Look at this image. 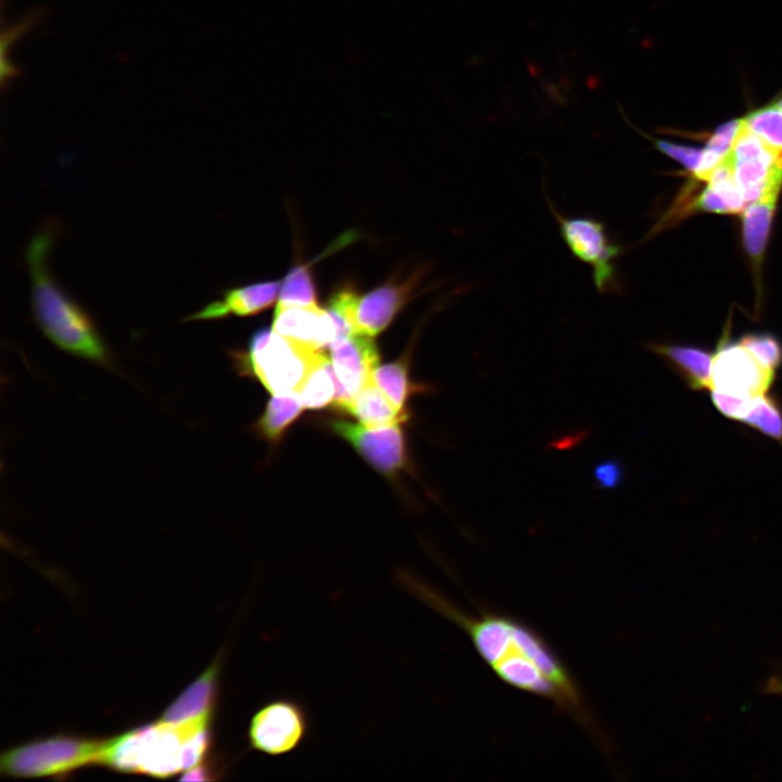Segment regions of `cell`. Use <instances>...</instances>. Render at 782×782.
<instances>
[{"label": "cell", "mask_w": 782, "mask_h": 782, "mask_svg": "<svg viewBox=\"0 0 782 782\" xmlns=\"http://www.w3.org/2000/svg\"><path fill=\"white\" fill-rule=\"evenodd\" d=\"M399 580L415 597L461 628L503 683L552 703L598 743L606 741L572 673L532 627L496 611L468 614L409 573L400 572Z\"/></svg>", "instance_id": "obj_1"}, {"label": "cell", "mask_w": 782, "mask_h": 782, "mask_svg": "<svg viewBox=\"0 0 782 782\" xmlns=\"http://www.w3.org/2000/svg\"><path fill=\"white\" fill-rule=\"evenodd\" d=\"M53 231L42 230L27 248L31 307L37 325L54 345L86 361L109 366L110 353L94 321L51 277L47 254Z\"/></svg>", "instance_id": "obj_2"}, {"label": "cell", "mask_w": 782, "mask_h": 782, "mask_svg": "<svg viewBox=\"0 0 782 782\" xmlns=\"http://www.w3.org/2000/svg\"><path fill=\"white\" fill-rule=\"evenodd\" d=\"M210 721L174 724L159 720L105 740L99 764L116 771L156 778L201 764L210 745Z\"/></svg>", "instance_id": "obj_3"}, {"label": "cell", "mask_w": 782, "mask_h": 782, "mask_svg": "<svg viewBox=\"0 0 782 782\" xmlns=\"http://www.w3.org/2000/svg\"><path fill=\"white\" fill-rule=\"evenodd\" d=\"M325 353L263 328L249 340L247 350L232 354L240 374L257 379L273 394L298 393L312 368Z\"/></svg>", "instance_id": "obj_4"}, {"label": "cell", "mask_w": 782, "mask_h": 782, "mask_svg": "<svg viewBox=\"0 0 782 782\" xmlns=\"http://www.w3.org/2000/svg\"><path fill=\"white\" fill-rule=\"evenodd\" d=\"M104 742L63 735L37 740L3 753L1 772L15 778L68 773L89 764H99Z\"/></svg>", "instance_id": "obj_5"}, {"label": "cell", "mask_w": 782, "mask_h": 782, "mask_svg": "<svg viewBox=\"0 0 782 782\" xmlns=\"http://www.w3.org/2000/svg\"><path fill=\"white\" fill-rule=\"evenodd\" d=\"M548 206L573 257L592 268L596 290L602 294L620 293L617 260L623 247L610 238L604 223L592 216L562 215L550 201Z\"/></svg>", "instance_id": "obj_6"}, {"label": "cell", "mask_w": 782, "mask_h": 782, "mask_svg": "<svg viewBox=\"0 0 782 782\" xmlns=\"http://www.w3.org/2000/svg\"><path fill=\"white\" fill-rule=\"evenodd\" d=\"M734 178L745 203L779 195L782 187V150H777L741 127L728 154Z\"/></svg>", "instance_id": "obj_7"}, {"label": "cell", "mask_w": 782, "mask_h": 782, "mask_svg": "<svg viewBox=\"0 0 782 782\" xmlns=\"http://www.w3.org/2000/svg\"><path fill=\"white\" fill-rule=\"evenodd\" d=\"M307 726L302 705L291 699H276L252 716L248 729L249 744L269 756L285 755L302 743Z\"/></svg>", "instance_id": "obj_8"}, {"label": "cell", "mask_w": 782, "mask_h": 782, "mask_svg": "<svg viewBox=\"0 0 782 782\" xmlns=\"http://www.w3.org/2000/svg\"><path fill=\"white\" fill-rule=\"evenodd\" d=\"M425 269H415L405 277L391 278L361 295L350 316L353 332L375 337L381 333L415 295Z\"/></svg>", "instance_id": "obj_9"}, {"label": "cell", "mask_w": 782, "mask_h": 782, "mask_svg": "<svg viewBox=\"0 0 782 782\" xmlns=\"http://www.w3.org/2000/svg\"><path fill=\"white\" fill-rule=\"evenodd\" d=\"M330 426L379 472L393 476L406 466V442L400 424L373 427L337 419Z\"/></svg>", "instance_id": "obj_10"}, {"label": "cell", "mask_w": 782, "mask_h": 782, "mask_svg": "<svg viewBox=\"0 0 782 782\" xmlns=\"http://www.w3.org/2000/svg\"><path fill=\"white\" fill-rule=\"evenodd\" d=\"M774 374L765 368L739 341L722 339L712 357L710 387L731 395L755 396L767 392Z\"/></svg>", "instance_id": "obj_11"}, {"label": "cell", "mask_w": 782, "mask_h": 782, "mask_svg": "<svg viewBox=\"0 0 782 782\" xmlns=\"http://www.w3.org/2000/svg\"><path fill=\"white\" fill-rule=\"evenodd\" d=\"M329 358L339 384L333 405L343 411L371 381V371L379 364V351L373 337L353 332L330 344Z\"/></svg>", "instance_id": "obj_12"}, {"label": "cell", "mask_w": 782, "mask_h": 782, "mask_svg": "<svg viewBox=\"0 0 782 782\" xmlns=\"http://www.w3.org/2000/svg\"><path fill=\"white\" fill-rule=\"evenodd\" d=\"M272 329L292 341L323 351L339 338L338 325L327 308L316 305H277Z\"/></svg>", "instance_id": "obj_13"}, {"label": "cell", "mask_w": 782, "mask_h": 782, "mask_svg": "<svg viewBox=\"0 0 782 782\" xmlns=\"http://www.w3.org/2000/svg\"><path fill=\"white\" fill-rule=\"evenodd\" d=\"M281 280L250 283L225 290L220 298L185 318L214 320L228 316H251L267 310L278 298Z\"/></svg>", "instance_id": "obj_14"}, {"label": "cell", "mask_w": 782, "mask_h": 782, "mask_svg": "<svg viewBox=\"0 0 782 782\" xmlns=\"http://www.w3.org/2000/svg\"><path fill=\"white\" fill-rule=\"evenodd\" d=\"M220 656L164 711L161 720L174 724L211 720L217 697Z\"/></svg>", "instance_id": "obj_15"}, {"label": "cell", "mask_w": 782, "mask_h": 782, "mask_svg": "<svg viewBox=\"0 0 782 782\" xmlns=\"http://www.w3.org/2000/svg\"><path fill=\"white\" fill-rule=\"evenodd\" d=\"M648 348L660 355L692 390L699 391L710 386L714 357L710 352L671 343H655Z\"/></svg>", "instance_id": "obj_16"}, {"label": "cell", "mask_w": 782, "mask_h": 782, "mask_svg": "<svg viewBox=\"0 0 782 782\" xmlns=\"http://www.w3.org/2000/svg\"><path fill=\"white\" fill-rule=\"evenodd\" d=\"M366 426L402 424L407 413L399 411L373 382H368L343 409Z\"/></svg>", "instance_id": "obj_17"}, {"label": "cell", "mask_w": 782, "mask_h": 782, "mask_svg": "<svg viewBox=\"0 0 782 782\" xmlns=\"http://www.w3.org/2000/svg\"><path fill=\"white\" fill-rule=\"evenodd\" d=\"M778 195H769L754 201L745 207L742 218L744 247L758 265L769 237Z\"/></svg>", "instance_id": "obj_18"}, {"label": "cell", "mask_w": 782, "mask_h": 782, "mask_svg": "<svg viewBox=\"0 0 782 782\" xmlns=\"http://www.w3.org/2000/svg\"><path fill=\"white\" fill-rule=\"evenodd\" d=\"M304 408L297 393L274 394L257 420L256 428L264 438L275 443L279 441Z\"/></svg>", "instance_id": "obj_19"}, {"label": "cell", "mask_w": 782, "mask_h": 782, "mask_svg": "<svg viewBox=\"0 0 782 782\" xmlns=\"http://www.w3.org/2000/svg\"><path fill=\"white\" fill-rule=\"evenodd\" d=\"M338 390L339 384L330 358L324 354L297 394L305 408L319 409L335 404Z\"/></svg>", "instance_id": "obj_20"}, {"label": "cell", "mask_w": 782, "mask_h": 782, "mask_svg": "<svg viewBox=\"0 0 782 782\" xmlns=\"http://www.w3.org/2000/svg\"><path fill=\"white\" fill-rule=\"evenodd\" d=\"M371 381L402 412H406L407 400L418 390L409 380L407 356L383 365L378 364L371 371Z\"/></svg>", "instance_id": "obj_21"}, {"label": "cell", "mask_w": 782, "mask_h": 782, "mask_svg": "<svg viewBox=\"0 0 782 782\" xmlns=\"http://www.w3.org/2000/svg\"><path fill=\"white\" fill-rule=\"evenodd\" d=\"M316 304L317 291L311 264H299L290 268L281 280L277 305L306 306Z\"/></svg>", "instance_id": "obj_22"}, {"label": "cell", "mask_w": 782, "mask_h": 782, "mask_svg": "<svg viewBox=\"0 0 782 782\" xmlns=\"http://www.w3.org/2000/svg\"><path fill=\"white\" fill-rule=\"evenodd\" d=\"M740 127L741 119H736L727 122L715 130L703 149L699 164L693 173L695 178L707 180L712 169L730 153Z\"/></svg>", "instance_id": "obj_23"}, {"label": "cell", "mask_w": 782, "mask_h": 782, "mask_svg": "<svg viewBox=\"0 0 782 782\" xmlns=\"http://www.w3.org/2000/svg\"><path fill=\"white\" fill-rule=\"evenodd\" d=\"M743 422L765 436L782 442V408L772 396L766 393L753 396Z\"/></svg>", "instance_id": "obj_24"}, {"label": "cell", "mask_w": 782, "mask_h": 782, "mask_svg": "<svg viewBox=\"0 0 782 782\" xmlns=\"http://www.w3.org/2000/svg\"><path fill=\"white\" fill-rule=\"evenodd\" d=\"M742 124L770 147L782 150V109L778 103L753 111Z\"/></svg>", "instance_id": "obj_25"}, {"label": "cell", "mask_w": 782, "mask_h": 782, "mask_svg": "<svg viewBox=\"0 0 782 782\" xmlns=\"http://www.w3.org/2000/svg\"><path fill=\"white\" fill-rule=\"evenodd\" d=\"M726 202L730 213L735 214L745 210V201L736 185L731 160L727 155L709 174L707 180Z\"/></svg>", "instance_id": "obj_26"}, {"label": "cell", "mask_w": 782, "mask_h": 782, "mask_svg": "<svg viewBox=\"0 0 782 782\" xmlns=\"http://www.w3.org/2000/svg\"><path fill=\"white\" fill-rule=\"evenodd\" d=\"M739 342L767 369L775 373L782 365V343L771 333L744 335Z\"/></svg>", "instance_id": "obj_27"}, {"label": "cell", "mask_w": 782, "mask_h": 782, "mask_svg": "<svg viewBox=\"0 0 782 782\" xmlns=\"http://www.w3.org/2000/svg\"><path fill=\"white\" fill-rule=\"evenodd\" d=\"M641 135L649 139L658 151L677 161L688 171L694 173L697 168L703 153L702 149L652 138L643 133Z\"/></svg>", "instance_id": "obj_28"}, {"label": "cell", "mask_w": 782, "mask_h": 782, "mask_svg": "<svg viewBox=\"0 0 782 782\" xmlns=\"http://www.w3.org/2000/svg\"><path fill=\"white\" fill-rule=\"evenodd\" d=\"M710 396L715 407L726 417L743 421L746 416L753 396H736L717 390H710Z\"/></svg>", "instance_id": "obj_29"}, {"label": "cell", "mask_w": 782, "mask_h": 782, "mask_svg": "<svg viewBox=\"0 0 782 782\" xmlns=\"http://www.w3.org/2000/svg\"><path fill=\"white\" fill-rule=\"evenodd\" d=\"M45 10H36L28 13L26 16L17 21L16 23L9 25L2 30L1 34V61H9L7 53L10 48L26 33H28L34 26H36L42 16H45Z\"/></svg>", "instance_id": "obj_30"}, {"label": "cell", "mask_w": 782, "mask_h": 782, "mask_svg": "<svg viewBox=\"0 0 782 782\" xmlns=\"http://www.w3.org/2000/svg\"><path fill=\"white\" fill-rule=\"evenodd\" d=\"M625 470L621 463L615 458L598 462L593 469V478L601 489H615L623 480Z\"/></svg>", "instance_id": "obj_31"}, {"label": "cell", "mask_w": 782, "mask_h": 782, "mask_svg": "<svg viewBox=\"0 0 782 782\" xmlns=\"http://www.w3.org/2000/svg\"><path fill=\"white\" fill-rule=\"evenodd\" d=\"M694 207L705 212L729 214L730 211L723 199L710 187L707 186L695 200Z\"/></svg>", "instance_id": "obj_32"}, {"label": "cell", "mask_w": 782, "mask_h": 782, "mask_svg": "<svg viewBox=\"0 0 782 782\" xmlns=\"http://www.w3.org/2000/svg\"><path fill=\"white\" fill-rule=\"evenodd\" d=\"M767 694L782 695V674H775L765 683Z\"/></svg>", "instance_id": "obj_33"}, {"label": "cell", "mask_w": 782, "mask_h": 782, "mask_svg": "<svg viewBox=\"0 0 782 782\" xmlns=\"http://www.w3.org/2000/svg\"><path fill=\"white\" fill-rule=\"evenodd\" d=\"M778 104H779L780 108L782 109V99L780 100V102H779Z\"/></svg>", "instance_id": "obj_34"}]
</instances>
